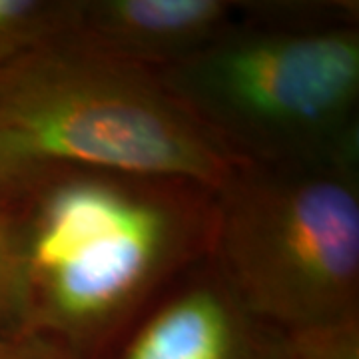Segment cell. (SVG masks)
Returning <instances> with one entry per match:
<instances>
[{
  "label": "cell",
  "mask_w": 359,
  "mask_h": 359,
  "mask_svg": "<svg viewBox=\"0 0 359 359\" xmlns=\"http://www.w3.org/2000/svg\"><path fill=\"white\" fill-rule=\"evenodd\" d=\"M98 359H283V332L252 313L205 257L170 283Z\"/></svg>",
  "instance_id": "obj_5"
},
{
  "label": "cell",
  "mask_w": 359,
  "mask_h": 359,
  "mask_svg": "<svg viewBox=\"0 0 359 359\" xmlns=\"http://www.w3.org/2000/svg\"><path fill=\"white\" fill-rule=\"evenodd\" d=\"M76 0H0V70L42 40L65 34Z\"/></svg>",
  "instance_id": "obj_7"
},
{
  "label": "cell",
  "mask_w": 359,
  "mask_h": 359,
  "mask_svg": "<svg viewBox=\"0 0 359 359\" xmlns=\"http://www.w3.org/2000/svg\"><path fill=\"white\" fill-rule=\"evenodd\" d=\"M160 74L245 166H359V25L240 18Z\"/></svg>",
  "instance_id": "obj_2"
},
{
  "label": "cell",
  "mask_w": 359,
  "mask_h": 359,
  "mask_svg": "<svg viewBox=\"0 0 359 359\" xmlns=\"http://www.w3.org/2000/svg\"><path fill=\"white\" fill-rule=\"evenodd\" d=\"M0 112L48 162L190 180L212 190L245 166L158 70L66 34L0 70Z\"/></svg>",
  "instance_id": "obj_3"
},
{
  "label": "cell",
  "mask_w": 359,
  "mask_h": 359,
  "mask_svg": "<svg viewBox=\"0 0 359 359\" xmlns=\"http://www.w3.org/2000/svg\"><path fill=\"white\" fill-rule=\"evenodd\" d=\"M25 332L98 359L132 321L210 257L216 190L108 168L46 166L18 198Z\"/></svg>",
  "instance_id": "obj_1"
},
{
  "label": "cell",
  "mask_w": 359,
  "mask_h": 359,
  "mask_svg": "<svg viewBox=\"0 0 359 359\" xmlns=\"http://www.w3.org/2000/svg\"><path fill=\"white\" fill-rule=\"evenodd\" d=\"M0 359H82L74 351L39 334L11 335L0 339Z\"/></svg>",
  "instance_id": "obj_11"
},
{
  "label": "cell",
  "mask_w": 359,
  "mask_h": 359,
  "mask_svg": "<svg viewBox=\"0 0 359 359\" xmlns=\"http://www.w3.org/2000/svg\"><path fill=\"white\" fill-rule=\"evenodd\" d=\"M283 359H359V316L283 334Z\"/></svg>",
  "instance_id": "obj_9"
},
{
  "label": "cell",
  "mask_w": 359,
  "mask_h": 359,
  "mask_svg": "<svg viewBox=\"0 0 359 359\" xmlns=\"http://www.w3.org/2000/svg\"><path fill=\"white\" fill-rule=\"evenodd\" d=\"M238 20V0H76L65 34L162 72L204 50Z\"/></svg>",
  "instance_id": "obj_6"
},
{
  "label": "cell",
  "mask_w": 359,
  "mask_h": 359,
  "mask_svg": "<svg viewBox=\"0 0 359 359\" xmlns=\"http://www.w3.org/2000/svg\"><path fill=\"white\" fill-rule=\"evenodd\" d=\"M212 262L283 334L359 316V166H242L216 190Z\"/></svg>",
  "instance_id": "obj_4"
},
{
  "label": "cell",
  "mask_w": 359,
  "mask_h": 359,
  "mask_svg": "<svg viewBox=\"0 0 359 359\" xmlns=\"http://www.w3.org/2000/svg\"><path fill=\"white\" fill-rule=\"evenodd\" d=\"M18 198L0 202V339L22 334L26 323L25 236Z\"/></svg>",
  "instance_id": "obj_8"
},
{
  "label": "cell",
  "mask_w": 359,
  "mask_h": 359,
  "mask_svg": "<svg viewBox=\"0 0 359 359\" xmlns=\"http://www.w3.org/2000/svg\"><path fill=\"white\" fill-rule=\"evenodd\" d=\"M54 162L40 158L22 132L0 112V202L18 198Z\"/></svg>",
  "instance_id": "obj_10"
}]
</instances>
